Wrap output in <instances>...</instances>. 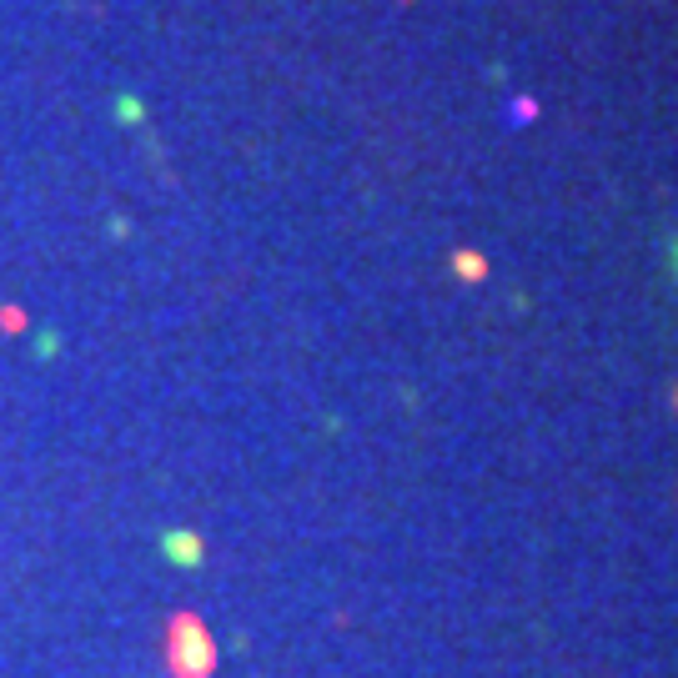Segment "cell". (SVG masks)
Wrapping results in <instances>:
<instances>
[{"mask_svg":"<svg viewBox=\"0 0 678 678\" xmlns=\"http://www.w3.org/2000/svg\"><path fill=\"white\" fill-rule=\"evenodd\" d=\"M674 266H678V242H674Z\"/></svg>","mask_w":678,"mask_h":678,"instance_id":"3957f363","label":"cell"},{"mask_svg":"<svg viewBox=\"0 0 678 678\" xmlns=\"http://www.w3.org/2000/svg\"><path fill=\"white\" fill-rule=\"evenodd\" d=\"M166 553H176V563H196L201 558V543L191 533H171L166 538Z\"/></svg>","mask_w":678,"mask_h":678,"instance_id":"7a4b0ae2","label":"cell"},{"mask_svg":"<svg viewBox=\"0 0 678 678\" xmlns=\"http://www.w3.org/2000/svg\"><path fill=\"white\" fill-rule=\"evenodd\" d=\"M674 402H678V397H674Z\"/></svg>","mask_w":678,"mask_h":678,"instance_id":"277c9868","label":"cell"},{"mask_svg":"<svg viewBox=\"0 0 678 678\" xmlns=\"http://www.w3.org/2000/svg\"><path fill=\"white\" fill-rule=\"evenodd\" d=\"M452 266L463 272V281H482V277H488V257H478V251H452Z\"/></svg>","mask_w":678,"mask_h":678,"instance_id":"6da1fadb","label":"cell"}]
</instances>
